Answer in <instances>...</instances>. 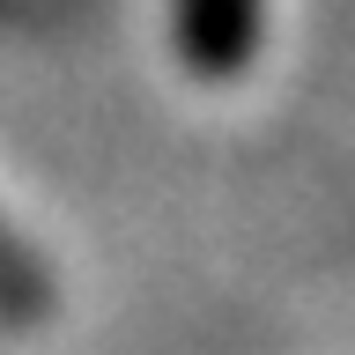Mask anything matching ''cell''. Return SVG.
<instances>
[{"label": "cell", "instance_id": "2", "mask_svg": "<svg viewBox=\"0 0 355 355\" xmlns=\"http://www.w3.org/2000/svg\"><path fill=\"white\" fill-rule=\"evenodd\" d=\"M44 311H52V282H44V266L15 244V230L0 222V326H30Z\"/></svg>", "mask_w": 355, "mask_h": 355}, {"label": "cell", "instance_id": "1", "mask_svg": "<svg viewBox=\"0 0 355 355\" xmlns=\"http://www.w3.org/2000/svg\"><path fill=\"white\" fill-rule=\"evenodd\" d=\"M185 52L207 74H230L252 52V0H185Z\"/></svg>", "mask_w": 355, "mask_h": 355}]
</instances>
